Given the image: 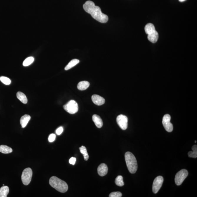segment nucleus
<instances>
[{"label":"nucleus","mask_w":197,"mask_h":197,"mask_svg":"<svg viewBox=\"0 0 197 197\" xmlns=\"http://www.w3.org/2000/svg\"><path fill=\"white\" fill-rule=\"evenodd\" d=\"M83 7L87 13L91 14L94 19L98 22L105 23L108 21V16L102 13L100 7L95 6L92 1H86L83 4Z\"/></svg>","instance_id":"1"},{"label":"nucleus","mask_w":197,"mask_h":197,"mask_svg":"<svg viewBox=\"0 0 197 197\" xmlns=\"http://www.w3.org/2000/svg\"><path fill=\"white\" fill-rule=\"evenodd\" d=\"M49 183L52 187L61 193H65L68 190L67 183L56 176L52 177L50 178Z\"/></svg>","instance_id":"2"},{"label":"nucleus","mask_w":197,"mask_h":197,"mask_svg":"<svg viewBox=\"0 0 197 197\" xmlns=\"http://www.w3.org/2000/svg\"><path fill=\"white\" fill-rule=\"evenodd\" d=\"M125 156L128 170L131 173H135L138 169V164L135 157L129 152H126Z\"/></svg>","instance_id":"3"},{"label":"nucleus","mask_w":197,"mask_h":197,"mask_svg":"<svg viewBox=\"0 0 197 197\" xmlns=\"http://www.w3.org/2000/svg\"><path fill=\"white\" fill-rule=\"evenodd\" d=\"M145 30L148 35V39L153 43H156L158 39V34L155 30L153 24L149 23L145 27Z\"/></svg>","instance_id":"4"},{"label":"nucleus","mask_w":197,"mask_h":197,"mask_svg":"<svg viewBox=\"0 0 197 197\" xmlns=\"http://www.w3.org/2000/svg\"><path fill=\"white\" fill-rule=\"evenodd\" d=\"M64 109L70 114H75L78 111L77 103L75 101L71 100L63 106Z\"/></svg>","instance_id":"5"},{"label":"nucleus","mask_w":197,"mask_h":197,"mask_svg":"<svg viewBox=\"0 0 197 197\" xmlns=\"http://www.w3.org/2000/svg\"><path fill=\"white\" fill-rule=\"evenodd\" d=\"M32 175V170L30 168H27L24 169L21 176V179L24 185L27 186L30 184Z\"/></svg>","instance_id":"6"},{"label":"nucleus","mask_w":197,"mask_h":197,"mask_svg":"<svg viewBox=\"0 0 197 197\" xmlns=\"http://www.w3.org/2000/svg\"><path fill=\"white\" fill-rule=\"evenodd\" d=\"M188 175V172L185 169H182L177 173L175 177V183L177 186H180Z\"/></svg>","instance_id":"7"},{"label":"nucleus","mask_w":197,"mask_h":197,"mask_svg":"<svg viewBox=\"0 0 197 197\" xmlns=\"http://www.w3.org/2000/svg\"><path fill=\"white\" fill-rule=\"evenodd\" d=\"M164 182V178L161 176L156 177L154 180L153 184L152 190L154 193H157L161 188Z\"/></svg>","instance_id":"8"},{"label":"nucleus","mask_w":197,"mask_h":197,"mask_svg":"<svg viewBox=\"0 0 197 197\" xmlns=\"http://www.w3.org/2000/svg\"><path fill=\"white\" fill-rule=\"evenodd\" d=\"M170 116L168 114H166L163 117V124L165 129L168 132H171L173 130V126L170 122Z\"/></svg>","instance_id":"9"},{"label":"nucleus","mask_w":197,"mask_h":197,"mask_svg":"<svg viewBox=\"0 0 197 197\" xmlns=\"http://www.w3.org/2000/svg\"><path fill=\"white\" fill-rule=\"evenodd\" d=\"M117 124L123 130H125L128 127V118L126 116L120 115L117 116Z\"/></svg>","instance_id":"10"},{"label":"nucleus","mask_w":197,"mask_h":197,"mask_svg":"<svg viewBox=\"0 0 197 197\" xmlns=\"http://www.w3.org/2000/svg\"><path fill=\"white\" fill-rule=\"evenodd\" d=\"M92 100L95 104L97 106H101L105 103V100L103 97L97 95H94L92 97Z\"/></svg>","instance_id":"11"},{"label":"nucleus","mask_w":197,"mask_h":197,"mask_svg":"<svg viewBox=\"0 0 197 197\" xmlns=\"http://www.w3.org/2000/svg\"><path fill=\"white\" fill-rule=\"evenodd\" d=\"M108 168L106 164L102 163L97 168V173L99 176H104L107 173Z\"/></svg>","instance_id":"12"},{"label":"nucleus","mask_w":197,"mask_h":197,"mask_svg":"<svg viewBox=\"0 0 197 197\" xmlns=\"http://www.w3.org/2000/svg\"><path fill=\"white\" fill-rule=\"evenodd\" d=\"M92 120L97 128H101L103 125V122L100 116L94 114L92 116Z\"/></svg>","instance_id":"13"},{"label":"nucleus","mask_w":197,"mask_h":197,"mask_svg":"<svg viewBox=\"0 0 197 197\" xmlns=\"http://www.w3.org/2000/svg\"><path fill=\"white\" fill-rule=\"evenodd\" d=\"M31 119V117L29 115H25L21 117L20 123L22 128H25L27 126V123Z\"/></svg>","instance_id":"14"},{"label":"nucleus","mask_w":197,"mask_h":197,"mask_svg":"<svg viewBox=\"0 0 197 197\" xmlns=\"http://www.w3.org/2000/svg\"><path fill=\"white\" fill-rule=\"evenodd\" d=\"M90 84L89 82L86 81H82L78 84L77 87L78 89L81 91L85 90L89 87Z\"/></svg>","instance_id":"15"},{"label":"nucleus","mask_w":197,"mask_h":197,"mask_svg":"<svg viewBox=\"0 0 197 197\" xmlns=\"http://www.w3.org/2000/svg\"><path fill=\"white\" fill-rule=\"evenodd\" d=\"M16 97L17 98L23 103L25 104L27 103V97L23 93L21 92H18L16 94Z\"/></svg>","instance_id":"16"},{"label":"nucleus","mask_w":197,"mask_h":197,"mask_svg":"<svg viewBox=\"0 0 197 197\" xmlns=\"http://www.w3.org/2000/svg\"><path fill=\"white\" fill-rule=\"evenodd\" d=\"M9 192L8 187L6 186H3L0 188V197H6Z\"/></svg>","instance_id":"17"},{"label":"nucleus","mask_w":197,"mask_h":197,"mask_svg":"<svg viewBox=\"0 0 197 197\" xmlns=\"http://www.w3.org/2000/svg\"><path fill=\"white\" fill-rule=\"evenodd\" d=\"M13 152V150L9 146L2 145L0 146V152L4 154H9Z\"/></svg>","instance_id":"18"},{"label":"nucleus","mask_w":197,"mask_h":197,"mask_svg":"<svg viewBox=\"0 0 197 197\" xmlns=\"http://www.w3.org/2000/svg\"><path fill=\"white\" fill-rule=\"evenodd\" d=\"M79 62H80V61H79V59H72V60L71 62L68 63V64L66 66L65 68V70L67 71V70L70 69L72 68V67H74L75 66L77 65V64H78Z\"/></svg>","instance_id":"19"},{"label":"nucleus","mask_w":197,"mask_h":197,"mask_svg":"<svg viewBox=\"0 0 197 197\" xmlns=\"http://www.w3.org/2000/svg\"><path fill=\"white\" fill-rule=\"evenodd\" d=\"M192 151H189L188 153L189 157L191 158H196L197 157V146L194 145L192 148Z\"/></svg>","instance_id":"20"},{"label":"nucleus","mask_w":197,"mask_h":197,"mask_svg":"<svg viewBox=\"0 0 197 197\" xmlns=\"http://www.w3.org/2000/svg\"><path fill=\"white\" fill-rule=\"evenodd\" d=\"M79 149L80 150L81 153L83 155L85 161H87L89 156L87 152L86 148L85 146H82L81 147L79 148Z\"/></svg>","instance_id":"21"},{"label":"nucleus","mask_w":197,"mask_h":197,"mask_svg":"<svg viewBox=\"0 0 197 197\" xmlns=\"http://www.w3.org/2000/svg\"><path fill=\"white\" fill-rule=\"evenodd\" d=\"M115 183L119 187H122L124 185V183L123 181V177L121 176H118L115 178Z\"/></svg>","instance_id":"22"},{"label":"nucleus","mask_w":197,"mask_h":197,"mask_svg":"<svg viewBox=\"0 0 197 197\" xmlns=\"http://www.w3.org/2000/svg\"><path fill=\"white\" fill-rule=\"evenodd\" d=\"M34 58L32 57H30L27 58L24 61L23 65L25 67L31 65L34 61Z\"/></svg>","instance_id":"23"},{"label":"nucleus","mask_w":197,"mask_h":197,"mask_svg":"<svg viewBox=\"0 0 197 197\" xmlns=\"http://www.w3.org/2000/svg\"><path fill=\"white\" fill-rule=\"evenodd\" d=\"M0 80L4 85H10L11 82V80L9 78L4 77V76H2V77H0Z\"/></svg>","instance_id":"24"},{"label":"nucleus","mask_w":197,"mask_h":197,"mask_svg":"<svg viewBox=\"0 0 197 197\" xmlns=\"http://www.w3.org/2000/svg\"><path fill=\"white\" fill-rule=\"evenodd\" d=\"M110 197H121L122 196V194L120 192H112L110 194Z\"/></svg>","instance_id":"25"},{"label":"nucleus","mask_w":197,"mask_h":197,"mask_svg":"<svg viewBox=\"0 0 197 197\" xmlns=\"http://www.w3.org/2000/svg\"><path fill=\"white\" fill-rule=\"evenodd\" d=\"M56 139V135L55 134H50V135L49 137L48 140L50 142V143H52Z\"/></svg>","instance_id":"26"},{"label":"nucleus","mask_w":197,"mask_h":197,"mask_svg":"<svg viewBox=\"0 0 197 197\" xmlns=\"http://www.w3.org/2000/svg\"><path fill=\"white\" fill-rule=\"evenodd\" d=\"M63 131V128L62 127H60L56 130V133L58 135H60Z\"/></svg>","instance_id":"27"},{"label":"nucleus","mask_w":197,"mask_h":197,"mask_svg":"<svg viewBox=\"0 0 197 197\" xmlns=\"http://www.w3.org/2000/svg\"><path fill=\"white\" fill-rule=\"evenodd\" d=\"M76 162V158L75 157H72L69 160V163L70 164L74 165Z\"/></svg>","instance_id":"28"},{"label":"nucleus","mask_w":197,"mask_h":197,"mask_svg":"<svg viewBox=\"0 0 197 197\" xmlns=\"http://www.w3.org/2000/svg\"><path fill=\"white\" fill-rule=\"evenodd\" d=\"M186 1V0H179V1H181V2H183V1Z\"/></svg>","instance_id":"29"},{"label":"nucleus","mask_w":197,"mask_h":197,"mask_svg":"<svg viewBox=\"0 0 197 197\" xmlns=\"http://www.w3.org/2000/svg\"><path fill=\"white\" fill-rule=\"evenodd\" d=\"M195 143H196V140H195Z\"/></svg>","instance_id":"30"}]
</instances>
